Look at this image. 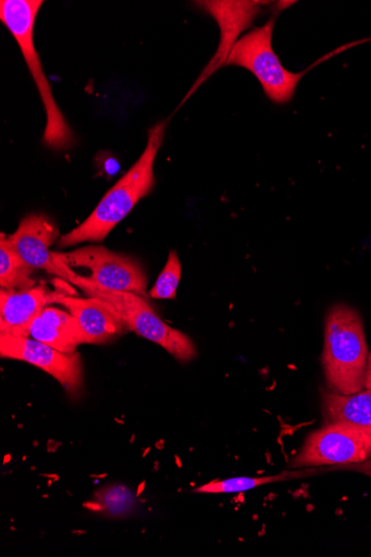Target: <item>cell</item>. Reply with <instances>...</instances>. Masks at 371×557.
<instances>
[{
	"label": "cell",
	"instance_id": "obj_16",
	"mask_svg": "<svg viewBox=\"0 0 371 557\" xmlns=\"http://www.w3.org/2000/svg\"><path fill=\"white\" fill-rule=\"evenodd\" d=\"M312 472L314 471L307 470L300 472H283L272 476L235 478L225 481H214L194 490V493L226 494L246 492L260 487L262 485H269L273 483L285 482L289 480L308 476Z\"/></svg>",
	"mask_w": 371,
	"mask_h": 557
},
{
	"label": "cell",
	"instance_id": "obj_5",
	"mask_svg": "<svg viewBox=\"0 0 371 557\" xmlns=\"http://www.w3.org/2000/svg\"><path fill=\"white\" fill-rule=\"evenodd\" d=\"M277 14L261 27L243 36L233 47L225 65L249 71L273 103L283 106L294 98L300 79L307 72L287 71L273 48Z\"/></svg>",
	"mask_w": 371,
	"mask_h": 557
},
{
	"label": "cell",
	"instance_id": "obj_10",
	"mask_svg": "<svg viewBox=\"0 0 371 557\" xmlns=\"http://www.w3.org/2000/svg\"><path fill=\"white\" fill-rule=\"evenodd\" d=\"M51 304L65 307L75 318L84 344H102L129 331L121 317L100 299L54 292Z\"/></svg>",
	"mask_w": 371,
	"mask_h": 557
},
{
	"label": "cell",
	"instance_id": "obj_15",
	"mask_svg": "<svg viewBox=\"0 0 371 557\" xmlns=\"http://www.w3.org/2000/svg\"><path fill=\"white\" fill-rule=\"evenodd\" d=\"M34 269L28 267L12 246L9 235L0 236V286L5 289L23 290L36 285L32 275Z\"/></svg>",
	"mask_w": 371,
	"mask_h": 557
},
{
	"label": "cell",
	"instance_id": "obj_11",
	"mask_svg": "<svg viewBox=\"0 0 371 557\" xmlns=\"http://www.w3.org/2000/svg\"><path fill=\"white\" fill-rule=\"evenodd\" d=\"M61 233L58 225L45 214L24 218L9 239L21 259L32 269L49 272L54 260L50 247Z\"/></svg>",
	"mask_w": 371,
	"mask_h": 557
},
{
	"label": "cell",
	"instance_id": "obj_18",
	"mask_svg": "<svg viewBox=\"0 0 371 557\" xmlns=\"http://www.w3.org/2000/svg\"><path fill=\"white\" fill-rule=\"evenodd\" d=\"M182 278V264L177 251L172 250L168 263L149 292L154 299H175Z\"/></svg>",
	"mask_w": 371,
	"mask_h": 557
},
{
	"label": "cell",
	"instance_id": "obj_14",
	"mask_svg": "<svg viewBox=\"0 0 371 557\" xmlns=\"http://www.w3.org/2000/svg\"><path fill=\"white\" fill-rule=\"evenodd\" d=\"M322 400L329 423H349L371 431V389L351 395L323 393Z\"/></svg>",
	"mask_w": 371,
	"mask_h": 557
},
{
	"label": "cell",
	"instance_id": "obj_1",
	"mask_svg": "<svg viewBox=\"0 0 371 557\" xmlns=\"http://www.w3.org/2000/svg\"><path fill=\"white\" fill-rule=\"evenodd\" d=\"M169 121L157 123L148 132L144 153L135 165L106 194L90 216L59 240L61 248L85 242L102 243L134 210L137 202L149 195L154 185L153 164L161 149Z\"/></svg>",
	"mask_w": 371,
	"mask_h": 557
},
{
	"label": "cell",
	"instance_id": "obj_4",
	"mask_svg": "<svg viewBox=\"0 0 371 557\" xmlns=\"http://www.w3.org/2000/svg\"><path fill=\"white\" fill-rule=\"evenodd\" d=\"M42 5L41 0H2L0 2V21L18 44L42 100L47 115L44 143L52 149H67L74 145L75 136L57 104L35 47V23Z\"/></svg>",
	"mask_w": 371,
	"mask_h": 557
},
{
	"label": "cell",
	"instance_id": "obj_12",
	"mask_svg": "<svg viewBox=\"0 0 371 557\" xmlns=\"http://www.w3.org/2000/svg\"><path fill=\"white\" fill-rule=\"evenodd\" d=\"M52 293L46 286L23 290L0 292V334L29 337V327L37 315L51 304Z\"/></svg>",
	"mask_w": 371,
	"mask_h": 557
},
{
	"label": "cell",
	"instance_id": "obj_19",
	"mask_svg": "<svg viewBox=\"0 0 371 557\" xmlns=\"http://www.w3.org/2000/svg\"><path fill=\"white\" fill-rule=\"evenodd\" d=\"M364 387L371 389V351L368 356L367 369L364 374Z\"/></svg>",
	"mask_w": 371,
	"mask_h": 557
},
{
	"label": "cell",
	"instance_id": "obj_2",
	"mask_svg": "<svg viewBox=\"0 0 371 557\" xmlns=\"http://www.w3.org/2000/svg\"><path fill=\"white\" fill-rule=\"evenodd\" d=\"M54 260L49 274L79 287L86 295L108 304L125 322L129 330L141 337L161 345L176 360L187 363L197 356L194 342L184 333L168 325L137 294L100 288L75 273L62 262Z\"/></svg>",
	"mask_w": 371,
	"mask_h": 557
},
{
	"label": "cell",
	"instance_id": "obj_8",
	"mask_svg": "<svg viewBox=\"0 0 371 557\" xmlns=\"http://www.w3.org/2000/svg\"><path fill=\"white\" fill-rule=\"evenodd\" d=\"M3 359L29 363L54 377L71 396H78L84 385L79 354H64L32 337L0 334Z\"/></svg>",
	"mask_w": 371,
	"mask_h": 557
},
{
	"label": "cell",
	"instance_id": "obj_3",
	"mask_svg": "<svg viewBox=\"0 0 371 557\" xmlns=\"http://www.w3.org/2000/svg\"><path fill=\"white\" fill-rule=\"evenodd\" d=\"M368 345L359 313L337 304L326 318L323 367L329 387L351 395L364 387Z\"/></svg>",
	"mask_w": 371,
	"mask_h": 557
},
{
	"label": "cell",
	"instance_id": "obj_13",
	"mask_svg": "<svg viewBox=\"0 0 371 557\" xmlns=\"http://www.w3.org/2000/svg\"><path fill=\"white\" fill-rule=\"evenodd\" d=\"M29 337L64 354H75L84 338L75 318L57 308H46L33 321Z\"/></svg>",
	"mask_w": 371,
	"mask_h": 557
},
{
	"label": "cell",
	"instance_id": "obj_6",
	"mask_svg": "<svg viewBox=\"0 0 371 557\" xmlns=\"http://www.w3.org/2000/svg\"><path fill=\"white\" fill-rule=\"evenodd\" d=\"M370 459L371 431L349 423H329L307 436L290 466L309 469L363 463Z\"/></svg>",
	"mask_w": 371,
	"mask_h": 557
},
{
	"label": "cell",
	"instance_id": "obj_9",
	"mask_svg": "<svg viewBox=\"0 0 371 557\" xmlns=\"http://www.w3.org/2000/svg\"><path fill=\"white\" fill-rule=\"evenodd\" d=\"M196 7L214 17L220 25L222 37L217 55L207 65L201 76L193 86L188 97L228 60L233 47L238 41L242 32L248 29L253 21L262 13V8L269 3L263 2H196Z\"/></svg>",
	"mask_w": 371,
	"mask_h": 557
},
{
	"label": "cell",
	"instance_id": "obj_7",
	"mask_svg": "<svg viewBox=\"0 0 371 557\" xmlns=\"http://www.w3.org/2000/svg\"><path fill=\"white\" fill-rule=\"evenodd\" d=\"M52 258L72 270L89 271L86 280L100 288L149 296L147 276L138 261L101 245H88L70 252L52 251Z\"/></svg>",
	"mask_w": 371,
	"mask_h": 557
},
{
	"label": "cell",
	"instance_id": "obj_17",
	"mask_svg": "<svg viewBox=\"0 0 371 557\" xmlns=\"http://www.w3.org/2000/svg\"><path fill=\"white\" fill-rule=\"evenodd\" d=\"M88 505L94 511L103 512L110 517H123L129 513L135 505V495L125 486H111L95 494V500Z\"/></svg>",
	"mask_w": 371,
	"mask_h": 557
}]
</instances>
